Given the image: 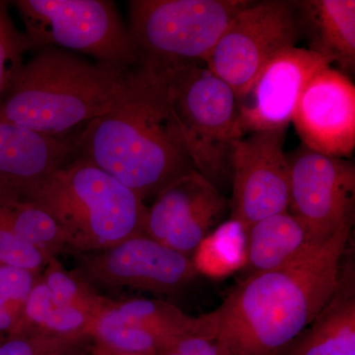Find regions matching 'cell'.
<instances>
[{"label":"cell","mask_w":355,"mask_h":355,"mask_svg":"<svg viewBox=\"0 0 355 355\" xmlns=\"http://www.w3.org/2000/svg\"><path fill=\"white\" fill-rule=\"evenodd\" d=\"M330 62L308 49H284L265 65L249 95L239 104L242 137L286 130L303 91Z\"/></svg>","instance_id":"14"},{"label":"cell","mask_w":355,"mask_h":355,"mask_svg":"<svg viewBox=\"0 0 355 355\" xmlns=\"http://www.w3.org/2000/svg\"><path fill=\"white\" fill-rule=\"evenodd\" d=\"M301 35L309 42L308 50L336 64L347 76L355 67L354 0L295 1Z\"/></svg>","instance_id":"16"},{"label":"cell","mask_w":355,"mask_h":355,"mask_svg":"<svg viewBox=\"0 0 355 355\" xmlns=\"http://www.w3.org/2000/svg\"><path fill=\"white\" fill-rule=\"evenodd\" d=\"M345 266L328 304L280 355H355L354 272L350 263Z\"/></svg>","instance_id":"17"},{"label":"cell","mask_w":355,"mask_h":355,"mask_svg":"<svg viewBox=\"0 0 355 355\" xmlns=\"http://www.w3.org/2000/svg\"><path fill=\"white\" fill-rule=\"evenodd\" d=\"M13 3L35 50L55 46L125 70L141 64L139 51L113 1L18 0Z\"/></svg>","instance_id":"7"},{"label":"cell","mask_w":355,"mask_h":355,"mask_svg":"<svg viewBox=\"0 0 355 355\" xmlns=\"http://www.w3.org/2000/svg\"><path fill=\"white\" fill-rule=\"evenodd\" d=\"M40 275L0 263V331L15 335Z\"/></svg>","instance_id":"23"},{"label":"cell","mask_w":355,"mask_h":355,"mask_svg":"<svg viewBox=\"0 0 355 355\" xmlns=\"http://www.w3.org/2000/svg\"><path fill=\"white\" fill-rule=\"evenodd\" d=\"M286 130L250 133L231 156V220L243 232L256 222L288 211L291 166L284 153Z\"/></svg>","instance_id":"10"},{"label":"cell","mask_w":355,"mask_h":355,"mask_svg":"<svg viewBox=\"0 0 355 355\" xmlns=\"http://www.w3.org/2000/svg\"><path fill=\"white\" fill-rule=\"evenodd\" d=\"M72 272L89 286L170 294L198 275L193 259L146 234L132 236L101 251L74 254Z\"/></svg>","instance_id":"9"},{"label":"cell","mask_w":355,"mask_h":355,"mask_svg":"<svg viewBox=\"0 0 355 355\" xmlns=\"http://www.w3.org/2000/svg\"><path fill=\"white\" fill-rule=\"evenodd\" d=\"M228 207L218 189L193 170L163 189L147 207L144 234L190 256Z\"/></svg>","instance_id":"12"},{"label":"cell","mask_w":355,"mask_h":355,"mask_svg":"<svg viewBox=\"0 0 355 355\" xmlns=\"http://www.w3.org/2000/svg\"><path fill=\"white\" fill-rule=\"evenodd\" d=\"M250 0H132L128 31L142 64L165 70L205 64Z\"/></svg>","instance_id":"6"},{"label":"cell","mask_w":355,"mask_h":355,"mask_svg":"<svg viewBox=\"0 0 355 355\" xmlns=\"http://www.w3.org/2000/svg\"><path fill=\"white\" fill-rule=\"evenodd\" d=\"M58 222L69 253L101 251L144 234L147 207L135 193L91 161L73 156L28 198Z\"/></svg>","instance_id":"4"},{"label":"cell","mask_w":355,"mask_h":355,"mask_svg":"<svg viewBox=\"0 0 355 355\" xmlns=\"http://www.w3.org/2000/svg\"><path fill=\"white\" fill-rule=\"evenodd\" d=\"M161 72L191 162L219 189L231 179V156L243 137L237 97L227 83L200 64Z\"/></svg>","instance_id":"5"},{"label":"cell","mask_w":355,"mask_h":355,"mask_svg":"<svg viewBox=\"0 0 355 355\" xmlns=\"http://www.w3.org/2000/svg\"><path fill=\"white\" fill-rule=\"evenodd\" d=\"M51 257L55 256H50L31 243L21 239L0 219V263L40 275Z\"/></svg>","instance_id":"26"},{"label":"cell","mask_w":355,"mask_h":355,"mask_svg":"<svg viewBox=\"0 0 355 355\" xmlns=\"http://www.w3.org/2000/svg\"><path fill=\"white\" fill-rule=\"evenodd\" d=\"M89 336H62L42 333L10 336L0 343V355H81Z\"/></svg>","instance_id":"24"},{"label":"cell","mask_w":355,"mask_h":355,"mask_svg":"<svg viewBox=\"0 0 355 355\" xmlns=\"http://www.w3.org/2000/svg\"><path fill=\"white\" fill-rule=\"evenodd\" d=\"M302 146L310 150L349 159L355 148V86L349 77L324 67L306 86L294 112Z\"/></svg>","instance_id":"13"},{"label":"cell","mask_w":355,"mask_h":355,"mask_svg":"<svg viewBox=\"0 0 355 355\" xmlns=\"http://www.w3.org/2000/svg\"><path fill=\"white\" fill-rule=\"evenodd\" d=\"M287 158L291 166L289 212L322 241L352 228L354 163L349 159L315 153L302 144Z\"/></svg>","instance_id":"11"},{"label":"cell","mask_w":355,"mask_h":355,"mask_svg":"<svg viewBox=\"0 0 355 355\" xmlns=\"http://www.w3.org/2000/svg\"><path fill=\"white\" fill-rule=\"evenodd\" d=\"M156 355H224L216 340L200 335H184L174 338L158 350Z\"/></svg>","instance_id":"27"},{"label":"cell","mask_w":355,"mask_h":355,"mask_svg":"<svg viewBox=\"0 0 355 355\" xmlns=\"http://www.w3.org/2000/svg\"><path fill=\"white\" fill-rule=\"evenodd\" d=\"M34 51L0 101V121L67 140L125 101L141 65L125 70L55 46Z\"/></svg>","instance_id":"3"},{"label":"cell","mask_w":355,"mask_h":355,"mask_svg":"<svg viewBox=\"0 0 355 355\" xmlns=\"http://www.w3.org/2000/svg\"><path fill=\"white\" fill-rule=\"evenodd\" d=\"M352 228L297 260L254 272L205 314V336L224 355H280L328 304L342 277Z\"/></svg>","instance_id":"1"},{"label":"cell","mask_w":355,"mask_h":355,"mask_svg":"<svg viewBox=\"0 0 355 355\" xmlns=\"http://www.w3.org/2000/svg\"><path fill=\"white\" fill-rule=\"evenodd\" d=\"M74 151L73 140L0 121V197L26 200Z\"/></svg>","instance_id":"15"},{"label":"cell","mask_w":355,"mask_h":355,"mask_svg":"<svg viewBox=\"0 0 355 355\" xmlns=\"http://www.w3.org/2000/svg\"><path fill=\"white\" fill-rule=\"evenodd\" d=\"M96 322L97 319L87 313L58 300L39 279L28 297L19 328L13 336L42 333L90 336Z\"/></svg>","instance_id":"20"},{"label":"cell","mask_w":355,"mask_h":355,"mask_svg":"<svg viewBox=\"0 0 355 355\" xmlns=\"http://www.w3.org/2000/svg\"><path fill=\"white\" fill-rule=\"evenodd\" d=\"M40 277L58 300L87 313L98 320L111 299L97 293L94 287L79 279L72 272H67L58 260L51 257Z\"/></svg>","instance_id":"22"},{"label":"cell","mask_w":355,"mask_h":355,"mask_svg":"<svg viewBox=\"0 0 355 355\" xmlns=\"http://www.w3.org/2000/svg\"><path fill=\"white\" fill-rule=\"evenodd\" d=\"M301 36L295 1H252L229 23L205 67L227 83L240 104L261 70Z\"/></svg>","instance_id":"8"},{"label":"cell","mask_w":355,"mask_h":355,"mask_svg":"<svg viewBox=\"0 0 355 355\" xmlns=\"http://www.w3.org/2000/svg\"><path fill=\"white\" fill-rule=\"evenodd\" d=\"M0 219L21 239L50 256L69 253L58 222L36 203L23 198L0 197Z\"/></svg>","instance_id":"21"},{"label":"cell","mask_w":355,"mask_h":355,"mask_svg":"<svg viewBox=\"0 0 355 355\" xmlns=\"http://www.w3.org/2000/svg\"><path fill=\"white\" fill-rule=\"evenodd\" d=\"M98 319L130 324L149 331L162 342V347L184 335L205 336L203 315L189 316L177 306L163 300L139 298L112 300Z\"/></svg>","instance_id":"19"},{"label":"cell","mask_w":355,"mask_h":355,"mask_svg":"<svg viewBox=\"0 0 355 355\" xmlns=\"http://www.w3.org/2000/svg\"><path fill=\"white\" fill-rule=\"evenodd\" d=\"M34 46L11 20L6 2L0 1V101Z\"/></svg>","instance_id":"25"},{"label":"cell","mask_w":355,"mask_h":355,"mask_svg":"<svg viewBox=\"0 0 355 355\" xmlns=\"http://www.w3.org/2000/svg\"><path fill=\"white\" fill-rule=\"evenodd\" d=\"M247 261L254 272H268L304 256L322 243L289 211L266 217L247 231Z\"/></svg>","instance_id":"18"},{"label":"cell","mask_w":355,"mask_h":355,"mask_svg":"<svg viewBox=\"0 0 355 355\" xmlns=\"http://www.w3.org/2000/svg\"><path fill=\"white\" fill-rule=\"evenodd\" d=\"M91 355H153V354H121V352H113L104 349V347H98V345H92L90 349Z\"/></svg>","instance_id":"28"},{"label":"cell","mask_w":355,"mask_h":355,"mask_svg":"<svg viewBox=\"0 0 355 355\" xmlns=\"http://www.w3.org/2000/svg\"><path fill=\"white\" fill-rule=\"evenodd\" d=\"M73 156L116 178L142 200L196 170L161 71L140 65L125 101L86 125L74 139Z\"/></svg>","instance_id":"2"}]
</instances>
